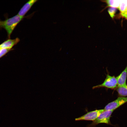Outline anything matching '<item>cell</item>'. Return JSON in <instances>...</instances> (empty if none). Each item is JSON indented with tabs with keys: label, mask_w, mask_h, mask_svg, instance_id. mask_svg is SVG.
<instances>
[{
	"label": "cell",
	"mask_w": 127,
	"mask_h": 127,
	"mask_svg": "<svg viewBox=\"0 0 127 127\" xmlns=\"http://www.w3.org/2000/svg\"><path fill=\"white\" fill-rule=\"evenodd\" d=\"M114 111H105L101 113L95 120L93 121L92 123L89 125L88 127H94L100 123L110 124V118Z\"/></svg>",
	"instance_id": "cell-2"
},
{
	"label": "cell",
	"mask_w": 127,
	"mask_h": 127,
	"mask_svg": "<svg viewBox=\"0 0 127 127\" xmlns=\"http://www.w3.org/2000/svg\"><path fill=\"white\" fill-rule=\"evenodd\" d=\"M127 102V97H119L115 100L108 103L105 107V111L114 110Z\"/></svg>",
	"instance_id": "cell-4"
},
{
	"label": "cell",
	"mask_w": 127,
	"mask_h": 127,
	"mask_svg": "<svg viewBox=\"0 0 127 127\" xmlns=\"http://www.w3.org/2000/svg\"><path fill=\"white\" fill-rule=\"evenodd\" d=\"M120 15L122 17L127 20V4L126 10L125 12L123 13H120Z\"/></svg>",
	"instance_id": "cell-14"
},
{
	"label": "cell",
	"mask_w": 127,
	"mask_h": 127,
	"mask_svg": "<svg viewBox=\"0 0 127 127\" xmlns=\"http://www.w3.org/2000/svg\"><path fill=\"white\" fill-rule=\"evenodd\" d=\"M127 0H121L119 6L118 8L120 11V13L124 12L126 9Z\"/></svg>",
	"instance_id": "cell-11"
},
{
	"label": "cell",
	"mask_w": 127,
	"mask_h": 127,
	"mask_svg": "<svg viewBox=\"0 0 127 127\" xmlns=\"http://www.w3.org/2000/svg\"><path fill=\"white\" fill-rule=\"evenodd\" d=\"M104 111V109H103L90 111L81 116L75 118V121L87 120L93 121Z\"/></svg>",
	"instance_id": "cell-5"
},
{
	"label": "cell",
	"mask_w": 127,
	"mask_h": 127,
	"mask_svg": "<svg viewBox=\"0 0 127 127\" xmlns=\"http://www.w3.org/2000/svg\"><path fill=\"white\" fill-rule=\"evenodd\" d=\"M11 49L9 48H0V58L8 52Z\"/></svg>",
	"instance_id": "cell-13"
},
{
	"label": "cell",
	"mask_w": 127,
	"mask_h": 127,
	"mask_svg": "<svg viewBox=\"0 0 127 127\" xmlns=\"http://www.w3.org/2000/svg\"><path fill=\"white\" fill-rule=\"evenodd\" d=\"M118 82L116 77L114 76H111L108 74L107 75L106 78L104 82L101 84L93 87V89L105 87L111 89L116 88Z\"/></svg>",
	"instance_id": "cell-3"
},
{
	"label": "cell",
	"mask_w": 127,
	"mask_h": 127,
	"mask_svg": "<svg viewBox=\"0 0 127 127\" xmlns=\"http://www.w3.org/2000/svg\"><path fill=\"white\" fill-rule=\"evenodd\" d=\"M119 97H125L127 96V84L117 86L116 88Z\"/></svg>",
	"instance_id": "cell-9"
},
{
	"label": "cell",
	"mask_w": 127,
	"mask_h": 127,
	"mask_svg": "<svg viewBox=\"0 0 127 127\" xmlns=\"http://www.w3.org/2000/svg\"><path fill=\"white\" fill-rule=\"evenodd\" d=\"M106 3L107 4L106 8L108 7H112L118 8L121 0H109L102 1Z\"/></svg>",
	"instance_id": "cell-10"
},
{
	"label": "cell",
	"mask_w": 127,
	"mask_h": 127,
	"mask_svg": "<svg viewBox=\"0 0 127 127\" xmlns=\"http://www.w3.org/2000/svg\"><path fill=\"white\" fill-rule=\"evenodd\" d=\"M117 11L116 8L109 7L108 10V12L111 17L113 19L115 16V14Z\"/></svg>",
	"instance_id": "cell-12"
},
{
	"label": "cell",
	"mask_w": 127,
	"mask_h": 127,
	"mask_svg": "<svg viewBox=\"0 0 127 127\" xmlns=\"http://www.w3.org/2000/svg\"><path fill=\"white\" fill-rule=\"evenodd\" d=\"M19 38H16L14 39H9L4 42L0 44V48H12L20 41Z\"/></svg>",
	"instance_id": "cell-8"
},
{
	"label": "cell",
	"mask_w": 127,
	"mask_h": 127,
	"mask_svg": "<svg viewBox=\"0 0 127 127\" xmlns=\"http://www.w3.org/2000/svg\"><path fill=\"white\" fill-rule=\"evenodd\" d=\"M24 18L18 14L6 19L0 20V29L3 28L6 31L8 36L9 38L11 35L17 25Z\"/></svg>",
	"instance_id": "cell-1"
},
{
	"label": "cell",
	"mask_w": 127,
	"mask_h": 127,
	"mask_svg": "<svg viewBox=\"0 0 127 127\" xmlns=\"http://www.w3.org/2000/svg\"><path fill=\"white\" fill-rule=\"evenodd\" d=\"M127 76V65L124 70L118 76L116 77L118 82L117 86H121L126 85Z\"/></svg>",
	"instance_id": "cell-7"
},
{
	"label": "cell",
	"mask_w": 127,
	"mask_h": 127,
	"mask_svg": "<svg viewBox=\"0 0 127 127\" xmlns=\"http://www.w3.org/2000/svg\"><path fill=\"white\" fill-rule=\"evenodd\" d=\"M38 1L37 0H31L28 1L22 7L17 14L20 16L24 17V15L32 5Z\"/></svg>",
	"instance_id": "cell-6"
}]
</instances>
